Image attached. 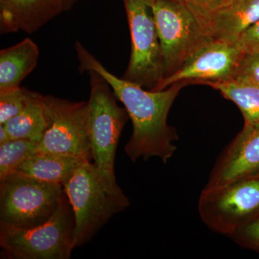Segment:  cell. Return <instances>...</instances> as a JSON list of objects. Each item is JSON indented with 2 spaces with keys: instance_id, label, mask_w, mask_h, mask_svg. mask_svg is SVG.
<instances>
[{
  "instance_id": "22",
  "label": "cell",
  "mask_w": 259,
  "mask_h": 259,
  "mask_svg": "<svg viewBox=\"0 0 259 259\" xmlns=\"http://www.w3.org/2000/svg\"><path fill=\"white\" fill-rule=\"evenodd\" d=\"M235 79L253 83L259 88V53L243 56Z\"/></svg>"
},
{
  "instance_id": "21",
  "label": "cell",
  "mask_w": 259,
  "mask_h": 259,
  "mask_svg": "<svg viewBox=\"0 0 259 259\" xmlns=\"http://www.w3.org/2000/svg\"><path fill=\"white\" fill-rule=\"evenodd\" d=\"M229 238L243 248L259 253V214L238 228Z\"/></svg>"
},
{
  "instance_id": "12",
  "label": "cell",
  "mask_w": 259,
  "mask_h": 259,
  "mask_svg": "<svg viewBox=\"0 0 259 259\" xmlns=\"http://www.w3.org/2000/svg\"><path fill=\"white\" fill-rule=\"evenodd\" d=\"M62 12L58 0H0V30L32 33Z\"/></svg>"
},
{
  "instance_id": "13",
  "label": "cell",
  "mask_w": 259,
  "mask_h": 259,
  "mask_svg": "<svg viewBox=\"0 0 259 259\" xmlns=\"http://www.w3.org/2000/svg\"><path fill=\"white\" fill-rule=\"evenodd\" d=\"M38 47L30 38L0 51V93L19 88L36 67Z\"/></svg>"
},
{
  "instance_id": "24",
  "label": "cell",
  "mask_w": 259,
  "mask_h": 259,
  "mask_svg": "<svg viewBox=\"0 0 259 259\" xmlns=\"http://www.w3.org/2000/svg\"><path fill=\"white\" fill-rule=\"evenodd\" d=\"M77 1L78 0H58L63 12L71 9Z\"/></svg>"
},
{
  "instance_id": "15",
  "label": "cell",
  "mask_w": 259,
  "mask_h": 259,
  "mask_svg": "<svg viewBox=\"0 0 259 259\" xmlns=\"http://www.w3.org/2000/svg\"><path fill=\"white\" fill-rule=\"evenodd\" d=\"M87 161H90L68 155L37 151L16 171L49 183L64 185L75 170Z\"/></svg>"
},
{
  "instance_id": "23",
  "label": "cell",
  "mask_w": 259,
  "mask_h": 259,
  "mask_svg": "<svg viewBox=\"0 0 259 259\" xmlns=\"http://www.w3.org/2000/svg\"><path fill=\"white\" fill-rule=\"evenodd\" d=\"M237 44L245 54L259 53V19L242 34Z\"/></svg>"
},
{
  "instance_id": "1",
  "label": "cell",
  "mask_w": 259,
  "mask_h": 259,
  "mask_svg": "<svg viewBox=\"0 0 259 259\" xmlns=\"http://www.w3.org/2000/svg\"><path fill=\"white\" fill-rule=\"evenodd\" d=\"M79 71H94L110 84L117 100L123 104L132 121L133 134L125 151L133 162L157 157L163 163L177 150L176 129L167 123L170 109L180 90L187 83H174L164 90L152 91L112 74L79 41L75 45Z\"/></svg>"
},
{
  "instance_id": "18",
  "label": "cell",
  "mask_w": 259,
  "mask_h": 259,
  "mask_svg": "<svg viewBox=\"0 0 259 259\" xmlns=\"http://www.w3.org/2000/svg\"><path fill=\"white\" fill-rule=\"evenodd\" d=\"M37 143L27 139H11L0 144V180L17 171L19 166L37 152Z\"/></svg>"
},
{
  "instance_id": "8",
  "label": "cell",
  "mask_w": 259,
  "mask_h": 259,
  "mask_svg": "<svg viewBox=\"0 0 259 259\" xmlns=\"http://www.w3.org/2000/svg\"><path fill=\"white\" fill-rule=\"evenodd\" d=\"M131 53L123 79L154 91L163 79L161 45L149 0H123Z\"/></svg>"
},
{
  "instance_id": "4",
  "label": "cell",
  "mask_w": 259,
  "mask_h": 259,
  "mask_svg": "<svg viewBox=\"0 0 259 259\" xmlns=\"http://www.w3.org/2000/svg\"><path fill=\"white\" fill-rule=\"evenodd\" d=\"M74 213L64 193L55 212L42 224L30 228L0 224V246L9 258L69 259L74 249Z\"/></svg>"
},
{
  "instance_id": "6",
  "label": "cell",
  "mask_w": 259,
  "mask_h": 259,
  "mask_svg": "<svg viewBox=\"0 0 259 259\" xmlns=\"http://www.w3.org/2000/svg\"><path fill=\"white\" fill-rule=\"evenodd\" d=\"M149 3L161 45L163 79L213 38L185 4L171 0Z\"/></svg>"
},
{
  "instance_id": "14",
  "label": "cell",
  "mask_w": 259,
  "mask_h": 259,
  "mask_svg": "<svg viewBox=\"0 0 259 259\" xmlns=\"http://www.w3.org/2000/svg\"><path fill=\"white\" fill-rule=\"evenodd\" d=\"M258 19L259 0H236L213 18L209 32L213 39L236 44Z\"/></svg>"
},
{
  "instance_id": "10",
  "label": "cell",
  "mask_w": 259,
  "mask_h": 259,
  "mask_svg": "<svg viewBox=\"0 0 259 259\" xmlns=\"http://www.w3.org/2000/svg\"><path fill=\"white\" fill-rule=\"evenodd\" d=\"M244 55L237 42L212 39L194 53L176 72L162 80L154 91L176 83L221 82L234 79Z\"/></svg>"
},
{
  "instance_id": "26",
  "label": "cell",
  "mask_w": 259,
  "mask_h": 259,
  "mask_svg": "<svg viewBox=\"0 0 259 259\" xmlns=\"http://www.w3.org/2000/svg\"><path fill=\"white\" fill-rule=\"evenodd\" d=\"M171 1L176 2V3H183V4H185V0H171Z\"/></svg>"
},
{
  "instance_id": "19",
  "label": "cell",
  "mask_w": 259,
  "mask_h": 259,
  "mask_svg": "<svg viewBox=\"0 0 259 259\" xmlns=\"http://www.w3.org/2000/svg\"><path fill=\"white\" fill-rule=\"evenodd\" d=\"M35 93L21 87L0 93V125H4L28 106Z\"/></svg>"
},
{
  "instance_id": "9",
  "label": "cell",
  "mask_w": 259,
  "mask_h": 259,
  "mask_svg": "<svg viewBox=\"0 0 259 259\" xmlns=\"http://www.w3.org/2000/svg\"><path fill=\"white\" fill-rule=\"evenodd\" d=\"M48 126L37 151L93 161L88 131V102L42 95Z\"/></svg>"
},
{
  "instance_id": "25",
  "label": "cell",
  "mask_w": 259,
  "mask_h": 259,
  "mask_svg": "<svg viewBox=\"0 0 259 259\" xmlns=\"http://www.w3.org/2000/svg\"><path fill=\"white\" fill-rule=\"evenodd\" d=\"M11 140L10 134H8L4 125H0V144H5Z\"/></svg>"
},
{
  "instance_id": "17",
  "label": "cell",
  "mask_w": 259,
  "mask_h": 259,
  "mask_svg": "<svg viewBox=\"0 0 259 259\" xmlns=\"http://www.w3.org/2000/svg\"><path fill=\"white\" fill-rule=\"evenodd\" d=\"M236 104L244 118V125H259V88L253 83L232 79L221 82H206Z\"/></svg>"
},
{
  "instance_id": "2",
  "label": "cell",
  "mask_w": 259,
  "mask_h": 259,
  "mask_svg": "<svg viewBox=\"0 0 259 259\" xmlns=\"http://www.w3.org/2000/svg\"><path fill=\"white\" fill-rule=\"evenodd\" d=\"M63 186L74 213V248L91 241L113 216L131 205L120 187L109 185L92 161L78 167Z\"/></svg>"
},
{
  "instance_id": "16",
  "label": "cell",
  "mask_w": 259,
  "mask_h": 259,
  "mask_svg": "<svg viewBox=\"0 0 259 259\" xmlns=\"http://www.w3.org/2000/svg\"><path fill=\"white\" fill-rule=\"evenodd\" d=\"M42 97L35 93L28 106L4 124L11 139H27L37 144L41 141L48 126Z\"/></svg>"
},
{
  "instance_id": "3",
  "label": "cell",
  "mask_w": 259,
  "mask_h": 259,
  "mask_svg": "<svg viewBox=\"0 0 259 259\" xmlns=\"http://www.w3.org/2000/svg\"><path fill=\"white\" fill-rule=\"evenodd\" d=\"M88 72V131L93 163L109 185L119 188L115 175V154L129 115L125 107L117 105V97L106 80L95 71Z\"/></svg>"
},
{
  "instance_id": "20",
  "label": "cell",
  "mask_w": 259,
  "mask_h": 259,
  "mask_svg": "<svg viewBox=\"0 0 259 259\" xmlns=\"http://www.w3.org/2000/svg\"><path fill=\"white\" fill-rule=\"evenodd\" d=\"M235 1L236 0H185V3L210 34L209 30L213 18Z\"/></svg>"
},
{
  "instance_id": "7",
  "label": "cell",
  "mask_w": 259,
  "mask_h": 259,
  "mask_svg": "<svg viewBox=\"0 0 259 259\" xmlns=\"http://www.w3.org/2000/svg\"><path fill=\"white\" fill-rule=\"evenodd\" d=\"M199 216L209 229L230 237L259 214V175L214 187H204Z\"/></svg>"
},
{
  "instance_id": "11",
  "label": "cell",
  "mask_w": 259,
  "mask_h": 259,
  "mask_svg": "<svg viewBox=\"0 0 259 259\" xmlns=\"http://www.w3.org/2000/svg\"><path fill=\"white\" fill-rule=\"evenodd\" d=\"M259 175V125H244L218 158L205 187Z\"/></svg>"
},
{
  "instance_id": "5",
  "label": "cell",
  "mask_w": 259,
  "mask_h": 259,
  "mask_svg": "<svg viewBox=\"0 0 259 259\" xmlns=\"http://www.w3.org/2000/svg\"><path fill=\"white\" fill-rule=\"evenodd\" d=\"M64 193L60 184L13 172L0 180V224L19 228L42 224L55 212Z\"/></svg>"
}]
</instances>
